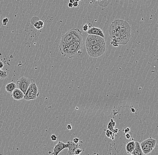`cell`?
I'll return each instance as SVG.
<instances>
[{
  "mask_svg": "<svg viewBox=\"0 0 158 155\" xmlns=\"http://www.w3.org/2000/svg\"><path fill=\"white\" fill-rule=\"evenodd\" d=\"M75 41L83 43L82 32L78 28L71 29L62 35L59 45L61 53L62 54L70 44Z\"/></svg>",
  "mask_w": 158,
  "mask_h": 155,
  "instance_id": "1",
  "label": "cell"
},
{
  "mask_svg": "<svg viewBox=\"0 0 158 155\" xmlns=\"http://www.w3.org/2000/svg\"><path fill=\"white\" fill-rule=\"evenodd\" d=\"M121 34V45H125L128 43L131 37V28L129 23L122 19L113 21Z\"/></svg>",
  "mask_w": 158,
  "mask_h": 155,
  "instance_id": "2",
  "label": "cell"
},
{
  "mask_svg": "<svg viewBox=\"0 0 158 155\" xmlns=\"http://www.w3.org/2000/svg\"><path fill=\"white\" fill-rule=\"evenodd\" d=\"M86 51L90 57L98 58L104 54L106 50V43H98L91 47H86Z\"/></svg>",
  "mask_w": 158,
  "mask_h": 155,
  "instance_id": "3",
  "label": "cell"
},
{
  "mask_svg": "<svg viewBox=\"0 0 158 155\" xmlns=\"http://www.w3.org/2000/svg\"><path fill=\"white\" fill-rule=\"evenodd\" d=\"M83 46V43L74 42L70 44L64 50L62 54L66 58H72L75 57L77 54L79 50H81Z\"/></svg>",
  "mask_w": 158,
  "mask_h": 155,
  "instance_id": "4",
  "label": "cell"
},
{
  "mask_svg": "<svg viewBox=\"0 0 158 155\" xmlns=\"http://www.w3.org/2000/svg\"><path fill=\"white\" fill-rule=\"evenodd\" d=\"M156 144V139L151 137L141 142L140 145L144 154L147 155L151 152L155 147Z\"/></svg>",
  "mask_w": 158,
  "mask_h": 155,
  "instance_id": "5",
  "label": "cell"
},
{
  "mask_svg": "<svg viewBox=\"0 0 158 155\" xmlns=\"http://www.w3.org/2000/svg\"><path fill=\"white\" fill-rule=\"evenodd\" d=\"M39 95V92L37 84L35 83H32L25 94L24 99L26 101L33 100L36 99Z\"/></svg>",
  "mask_w": 158,
  "mask_h": 155,
  "instance_id": "6",
  "label": "cell"
},
{
  "mask_svg": "<svg viewBox=\"0 0 158 155\" xmlns=\"http://www.w3.org/2000/svg\"><path fill=\"white\" fill-rule=\"evenodd\" d=\"M109 33L110 37L112 41L117 43L119 45H121V34L114 21L112 22L110 26Z\"/></svg>",
  "mask_w": 158,
  "mask_h": 155,
  "instance_id": "7",
  "label": "cell"
},
{
  "mask_svg": "<svg viewBox=\"0 0 158 155\" xmlns=\"http://www.w3.org/2000/svg\"><path fill=\"white\" fill-rule=\"evenodd\" d=\"M106 43L103 38L94 34H89L85 40V47H91L98 43Z\"/></svg>",
  "mask_w": 158,
  "mask_h": 155,
  "instance_id": "8",
  "label": "cell"
},
{
  "mask_svg": "<svg viewBox=\"0 0 158 155\" xmlns=\"http://www.w3.org/2000/svg\"><path fill=\"white\" fill-rule=\"evenodd\" d=\"M31 83V81L28 78L23 76L18 79L16 85L18 88L21 90L25 94Z\"/></svg>",
  "mask_w": 158,
  "mask_h": 155,
  "instance_id": "9",
  "label": "cell"
},
{
  "mask_svg": "<svg viewBox=\"0 0 158 155\" xmlns=\"http://www.w3.org/2000/svg\"><path fill=\"white\" fill-rule=\"evenodd\" d=\"M68 144H65L63 142L59 141L53 148V155H58L60 152L65 148H67Z\"/></svg>",
  "mask_w": 158,
  "mask_h": 155,
  "instance_id": "10",
  "label": "cell"
},
{
  "mask_svg": "<svg viewBox=\"0 0 158 155\" xmlns=\"http://www.w3.org/2000/svg\"><path fill=\"white\" fill-rule=\"evenodd\" d=\"M25 94L18 88H16L11 93V96L15 101H20L24 97Z\"/></svg>",
  "mask_w": 158,
  "mask_h": 155,
  "instance_id": "11",
  "label": "cell"
},
{
  "mask_svg": "<svg viewBox=\"0 0 158 155\" xmlns=\"http://www.w3.org/2000/svg\"><path fill=\"white\" fill-rule=\"evenodd\" d=\"M87 34H94L100 36L104 38L105 35L102 29L96 27H93L89 29L87 32Z\"/></svg>",
  "mask_w": 158,
  "mask_h": 155,
  "instance_id": "12",
  "label": "cell"
},
{
  "mask_svg": "<svg viewBox=\"0 0 158 155\" xmlns=\"http://www.w3.org/2000/svg\"><path fill=\"white\" fill-rule=\"evenodd\" d=\"M67 143L68 144L67 148H68V155H74L75 150L76 148H77L78 146H79L78 144H75L72 141H69L67 142Z\"/></svg>",
  "mask_w": 158,
  "mask_h": 155,
  "instance_id": "13",
  "label": "cell"
},
{
  "mask_svg": "<svg viewBox=\"0 0 158 155\" xmlns=\"http://www.w3.org/2000/svg\"><path fill=\"white\" fill-rule=\"evenodd\" d=\"M135 148L131 154L132 155H144L141 149L140 143L138 141L135 142Z\"/></svg>",
  "mask_w": 158,
  "mask_h": 155,
  "instance_id": "14",
  "label": "cell"
},
{
  "mask_svg": "<svg viewBox=\"0 0 158 155\" xmlns=\"http://www.w3.org/2000/svg\"><path fill=\"white\" fill-rule=\"evenodd\" d=\"M17 88V85L14 82H11L7 84L5 86V89L6 92L9 94H11L15 89Z\"/></svg>",
  "mask_w": 158,
  "mask_h": 155,
  "instance_id": "15",
  "label": "cell"
},
{
  "mask_svg": "<svg viewBox=\"0 0 158 155\" xmlns=\"http://www.w3.org/2000/svg\"><path fill=\"white\" fill-rule=\"evenodd\" d=\"M135 143L134 141L128 142L126 145V150L128 154H131L135 148Z\"/></svg>",
  "mask_w": 158,
  "mask_h": 155,
  "instance_id": "16",
  "label": "cell"
},
{
  "mask_svg": "<svg viewBox=\"0 0 158 155\" xmlns=\"http://www.w3.org/2000/svg\"><path fill=\"white\" fill-rule=\"evenodd\" d=\"M33 25L37 30H40L41 29H42L44 27V22L43 21L38 19L33 24Z\"/></svg>",
  "mask_w": 158,
  "mask_h": 155,
  "instance_id": "17",
  "label": "cell"
},
{
  "mask_svg": "<svg viewBox=\"0 0 158 155\" xmlns=\"http://www.w3.org/2000/svg\"><path fill=\"white\" fill-rule=\"evenodd\" d=\"M7 77V74L6 72L3 70L1 69H0V79H3Z\"/></svg>",
  "mask_w": 158,
  "mask_h": 155,
  "instance_id": "18",
  "label": "cell"
},
{
  "mask_svg": "<svg viewBox=\"0 0 158 155\" xmlns=\"http://www.w3.org/2000/svg\"><path fill=\"white\" fill-rule=\"evenodd\" d=\"M106 136L107 137L111 138V136H112V130H110L109 129H107L106 132Z\"/></svg>",
  "mask_w": 158,
  "mask_h": 155,
  "instance_id": "19",
  "label": "cell"
},
{
  "mask_svg": "<svg viewBox=\"0 0 158 155\" xmlns=\"http://www.w3.org/2000/svg\"><path fill=\"white\" fill-rule=\"evenodd\" d=\"M83 151V150L80 149V148H76L75 150L74 154L76 155H79L81 154V152Z\"/></svg>",
  "mask_w": 158,
  "mask_h": 155,
  "instance_id": "20",
  "label": "cell"
},
{
  "mask_svg": "<svg viewBox=\"0 0 158 155\" xmlns=\"http://www.w3.org/2000/svg\"><path fill=\"white\" fill-rule=\"evenodd\" d=\"M8 21H9V19L7 17H6V18H4L2 20V25L4 26H6L7 25V23L8 22Z\"/></svg>",
  "mask_w": 158,
  "mask_h": 155,
  "instance_id": "21",
  "label": "cell"
},
{
  "mask_svg": "<svg viewBox=\"0 0 158 155\" xmlns=\"http://www.w3.org/2000/svg\"><path fill=\"white\" fill-rule=\"evenodd\" d=\"M89 26H88V25L87 24H85L84 26L83 27V30L84 32H87L88 30H89Z\"/></svg>",
  "mask_w": 158,
  "mask_h": 155,
  "instance_id": "22",
  "label": "cell"
},
{
  "mask_svg": "<svg viewBox=\"0 0 158 155\" xmlns=\"http://www.w3.org/2000/svg\"><path fill=\"white\" fill-rule=\"evenodd\" d=\"M51 139L53 141H56L57 140V137L55 135H52L51 136Z\"/></svg>",
  "mask_w": 158,
  "mask_h": 155,
  "instance_id": "23",
  "label": "cell"
},
{
  "mask_svg": "<svg viewBox=\"0 0 158 155\" xmlns=\"http://www.w3.org/2000/svg\"><path fill=\"white\" fill-rule=\"evenodd\" d=\"M111 44L112 45V46L115 47H117L119 45L118 44V43H115V42H114L112 41H111Z\"/></svg>",
  "mask_w": 158,
  "mask_h": 155,
  "instance_id": "24",
  "label": "cell"
},
{
  "mask_svg": "<svg viewBox=\"0 0 158 155\" xmlns=\"http://www.w3.org/2000/svg\"><path fill=\"white\" fill-rule=\"evenodd\" d=\"M130 131V129L129 128V127H126L124 130V134H125L128 133V132H129Z\"/></svg>",
  "mask_w": 158,
  "mask_h": 155,
  "instance_id": "25",
  "label": "cell"
},
{
  "mask_svg": "<svg viewBox=\"0 0 158 155\" xmlns=\"http://www.w3.org/2000/svg\"><path fill=\"white\" fill-rule=\"evenodd\" d=\"M79 139L78 138H75L73 139V142L75 144H78L79 142Z\"/></svg>",
  "mask_w": 158,
  "mask_h": 155,
  "instance_id": "26",
  "label": "cell"
},
{
  "mask_svg": "<svg viewBox=\"0 0 158 155\" xmlns=\"http://www.w3.org/2000/svg\"><path fill=\"white\" fill-rule=\"evenodd\" d=\"M125 138H126L127 139H129L131 137V135L129 134V133H126L125 134Z\"/></svg>",
  "mask_w": 158,
  "mask_h": 155,
  "instance_id": "27",
  "label": "cell"
},
{
  "mask_svg": "<svg viewBox=\"0 0 158 155\" xmlns=\"http://www.w3.org/2000/svg\"><path fill=\"white\" fill-rule=\"evenodd\" d=\"M73 7H77L79 6V2H77V1H75V2L73 3Z\"/></svg>",
  "mask_w": 158,
  "mask_h": 155,
  "instance_id": "28",
  "label": "cell"
},
{
  "mask_svg": "<svg viewBox=\"0 0 158 155\" xmlns=\"http://www.w3.org/2000/svg\"><path fill=\"white\" fill-rule=\"evenodd\" d=\"M4 67V63L2 61H0V69H2Z\"/></svg>",
  "mask_w": 158,
  "mask_h": 155,
  "instance_id": "29",
  "label": "cell"
},
{
  "mask_svg": "<svg viewBox=\"0 0 158 155\" xmlns=\"http://www.w3.org/2000/svg\"><path fill=\"white\" fill-rule=\"evenodd\" d=\"M66 128L67 129H69V130H71L72 129V126L71 124H68L66 126Z\"/></svg>",
  "mask_w": 158,
  "mask_h": 155,
  "instance_id": "30",
  "label": "cell"
},
{
  "mask_svg": "<svg viewBox=\"0 0 158 155\" xmlns=\"http://www.w3.org/2000/svg\"><path fill=\"white\" fill-rule=\"evenodd\" d=\"M68 6L69 7V8H72V7H73V4L69 2V3L68 4Z\"/></svg>",
  "mask_w": 158,
  "mask_h": 155,
  "instance_id": "31",
  "label": "cell"
},
{
  "mask_svg": "<svg viewBox=\"0 0 158 155\" xmlns=\"http://www.w3.org/2000/svg\"><path fill=\"white\" fill-rule=\"evenodd\" d=\"M131 112H132V113H134L136 112L135 109L134 108H131Z\"/></svg>",
  "mask_w": 158,
  "mask_h": 155,
  "instance_id": "32",
  "label": "cell"
},
{
  "mask_svg": "<svg viewBox=\"0 0 158 155\" xmlns=\"http://www.w3.org/2000/svg\"><path fill=\"white\" fill-rule=\"evenodd\" d=\"M82 54V51L81 50H80L78 51L77 52V54L81 55Z\"/></svg>",
  "mask_w": 158,
  "mask_h": 155,
  "instance_id": "33",
  "label": "cell"
},
{
  "mask_svg": "<svg viewBox=\"0 0 158 155\" xmlns=\"http://www.w3.org/2000/svg\"><path fill=\"white\" fill-rule=\"evenodd\" d=\"M75 0H69V2L70 3H73L75 2Z\"/></svg>",
  "mask_w": 158,
  "mask_h": 155,
  "instance_id": "34",
  "label": "cell"
},
{
  "mask_svg": "<svg viewBox=\"0 0 158 155\" xmlns=\"http://www.w3.org/2000/svg\"><path fill=\"white\" fill-rule=\"evenodd\" d=\"M80 0H75V1H77V2L80 1Z\"/></svg>",
  "mask_w": 158,
  "mask_h": 155,
  "instance_id": "35",
  "label": "cell"
},
{
  "mask_svg": "<svg viewBox=\"0 0 158 155\" xmlns=\"http://www.w3.org/2000/svg\"><path fill=\"white\" fill-rule=\"evenodd\" d=\"M75 155V154H74V155Z\"/></svg>",
  "mask_w": 158,
  "mask_h": 155,
  "instance_id": "36",
  "label": "cell"
},
{
  "mask_svg": "<svg viewBox=\"0 0 158 155\" xmlns=\"http://www.w3.org/2000/svg\"><path fill=\"white\" fill-rule=\"evenodd\" d=\"M132 155V154H131V155Z\"/></svg>",
  "mask_w": 158,
  "mask_h": 155,
  "instance_id": "37",
  "label": "cell"
}]
</instances>
